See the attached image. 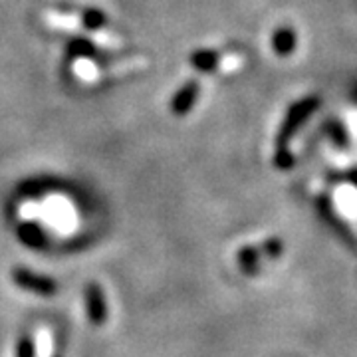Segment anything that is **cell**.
<instances>
[{"label": "cell", "instance_id": "6da1fadb", "mask_svg": "<svg viewBox=\"0 0 357 357\" xmlns=\"http://www.w3.org/2000/svg\"><path fill=\"white\" fill-rule=\"evenodd\" d=\"M13 280L18 288L36 294V296H44V298H50L58 292V282L36 272H30L26 268H14Z\"/></svg>", "mask_w": 357, "mask_h": 357}, {"label": "cell", "instance_id": "7a4b0ae2", "mask_svg": "<svg viewBox=\"0 0 357 357\" xmlns=\"http://www.w3.org/2000/svg\"><path fill=\"white\" fill-rule=\"evenodd\" d=\"M84 300H86V314L93 326H102L107 319V302L103 290L98 284H88L84 288Z\"/></svg>", "mask_w": 357, "mask_h": 357}, {"label": "cell", "instance_id": "3957f363", "mask_svg": "<svg viewBox=\"0 0 357 357\" xmlns=\"http://www.w3.org/2000/svg\"><path fill=\"white\" fill-rule=\"evenodd\" d=\"M197 93H199V86L195 82H189L185 88H181L173 98L171 103V109L175 115H185L192 107V103L197 100Z\"/></svg>", "mask_w": 357, "mask_h": 357}, {"label": "cell", "instance_id": "277c9868", "mask_svg": "<svg viewBox=\"0 0 357 357\" xmlns=\"http://www.w3.org/2000/svg\"><path fill=\"white\" fill-rule=\"evenodd\" d=\"M68 56H93L96 54V46L89 42V40H84V38H76L72 40L70 44H68Z\"/></svg>", "mask_w": 357, "mask_h": 357}, {"label": "cell", "instance_id": "5b68a950", "mask_svg": "<svg viewBox=\"0 0 357 357\" xmlns=\"http://www.w3.org/2000/svg\"><path fill=\"white\" fill-rule=\"evenodd\" d=\"M82 22H84V26L89 28V30H100V28L105 26L107 18H105V14L100 13V10L89 8V10H84V13H82Z\"/></svg>", "mask_w": 357, "mask_h": 357}, {"label": "cell", "instance_id": "8992f818", "mask_svg": "<svg viewBox=\"0 0 357 357\" xmlns=\"http://www.w3.org/2000/svg\"><path fill=\"white\" fill-rule=\"evenodd\" d=\"M191 62L195 68L208 72L217 64V54H213V52H197V54H192Z\"/></svg>", "mask_w": 357, "mask_h": 357}, {"label": "cell", "instance_id": "52a82bcc", "mask_svg": "<svg viewBox=\"0 0 357 357\" xmlns=\"http://www.w3.org/2000/svg\"><path fill=\"white\" fill-rule=\"evenodd\" d=\"M16 357H34V344L30 337H20L16 347Z\"/></svg>", "mask_w": 357, "mask_h": 357}]
</instances>
